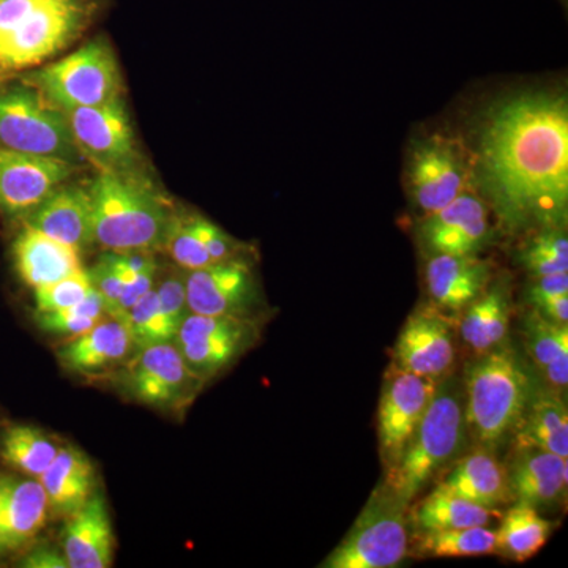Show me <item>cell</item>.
Returning <instances> with one entry per match:
<instances>
[{
	"label": "cell",
	"mask_w": 568,
	"mask_h": 568,
	"mask_svg": "<svg viewBox=\"0 0 568 568\" xmlns=\"http://www.w3.org/2000/svg\"><path fill=\"white\" fill-rule=\"evenodd\" d=\"M465 386L467 432L488 450L515 432L536 390L521 357L507 343L477 355L467 366Z\"/></svg>",
	"instance_id": "cell-4"
},
{
	"label": "cell",
	"mask_w": 568,
	"mask_h": 568,
	"mask_svg": "<svg viewBox=\"0 0 568 568\" xmlns=\"http://www.w3.org/2000/svg\"><path fill=\"white\" fill-rule=\"evenodd\" d=\"M106 6L108 0H0V80L58 58Z\"/></svg>",
	"instance_id": "cell-2"
},
{
	"label": "cell",
	"mask_w": 568,
	"mask_h": 568,
	"mask_svg": "<svg viewBox=\"0 0 568 568\" xmlns=\"http://www.w3.org/2000/svg\"><path fill=\"white\" fill-rule=\"evenodd\" d=\"M159 312H156V331L159 343H171L189 315L185 294V271L175 268L159 280L155 286Z\"/></svg>",
	"instance_id": "cell-36"
},
{
	"label": "cell",
	"mask_w": 568,
	"mask_h": 568,
	"mask_svg": "<svg viewBox=\"0 0 568 568\" xmlns=\"http://www.w3.org/2000/svg\"><path fill=\"white\" fill-rule=\"evenodd\" d=\"M47 433L32 425H11L0 436V458L24 476L39 478L59 452Z\"/></svg>",
	"instance_id": "cell-32"
},
{
	"label": "cell",
	"mask_w": 568,
	"mask_h": 568,
	"mask_svg": "<svg viewBox=\"0 0 568 568\" xmlns=\"http://www.w3.org/2000/svg\"><path fill=\"white\" fill-rule=\"evenodd\" d=\"M50 518L39 478L0 474V559L31 545Z\"/></svg>",
	"instance_id": "cell-18"
},
{
	"label": "cell",
	"mask_w": 568,
	"mask_h": 568,
	"mask_svg": "<svg viewBox=\"0 0 568 568\" xmlns=\"http://www.w3.org/2000/svg\"><path fill=\"white\" fill-rule=\"evenodd\" d=\"M457 332L450 317L436 308H418L403 325L394 349V365L428 379H446L455 365Z\"/></svg>",
	"instance_id": "cell-15"
},
{
	"label": "cell",
	"mask_w": 568,
	"mask_h": 568,
	"mask_svg": "<svg viewBox=\"0 0 568 568\" xmlns=\"http://www.w3.org/2000/svg\"><path fill=\"white\" fill-rule=\"evenodd\" d=\"M552 532V523L541 517L529 504L517 503L500 515L496 534V551L503 558L526 562L547 545Z\"/></svg>",
	"instance_id": "cell-30"
},
{
	"label": "cell",
	"mask_w": 568,
	"mask_h": 568,
	"mask_svg": "<svg viewBox=\"0 0 568 568\" xmlns=\"http://www.w3.org/2000/svg\"><path fill=\"white\" fill-rule=\"evenodd\" d=\"M496 517H500V514L495 508L477 506L463 497L435 488L432 495L414 508L413 523L418 532H425L489 526Z\"/></svg>",
	"instance_id": "cell-31"
},
{
	"label": "cell",
	"mask_w": 568,
	"mask_h": 568,
	"mask_svg": "<svg viewBox=\"0 0 568 568\" xmlns=\"http://www.w3.org/2000/svg\"><path fill=\"white\" fill-rule=\"evenodd\" d=\"M532 308L551 323L568 325V294L544 298L534 304Z\"/></svg>",
	"instance_id": "cell-43"
},
{
	"label": "cell",
	"mask_w": 568,
	"mask_h": 568,
	"mask_svg": "<svg viewBox=\"0 0 568 568\" xmlns=\"http://www.w3.org/2000/svg\"><path fill=\"white\" fill-rule=\"evenodd\" d=\"M568 294V272H559V274L536 276L529 286V302L537 304L544 298L555 297V295Z\"/></svg>",
	"instance_id": "cell-41"
},
{
	"label": "cell",
	"mask_w": 568,
	"mask_h": 568,
	"mask_svg": "<svg viewBox=\"0 0 568 568\" xmlns=\"http://www.w3.org/2000/svg\"><path fill=\"white\" fill-rule=\"evenodd\" d=\"M496 534L488 526L418 532L413 552L418 558H474L495 555Z\"/></svg>",
	"instance_id": "cell-33"
},
{
	"label": "cell",
	"mask_w": 568,
	"mask_h": 568,
	"mask_svg": "<svg viewBox=\"0 0 568 568\" xmlns=\"http://www.w3.org/2000/svg\"><path fill=\"white\" fill-rule=\"evenodd\" d=\"M514 435L515 448H540L568 458V410L555 388L534 390Z\"/></svg>",
	"instance_id": "cell-27"
},
{
	"label": "cell",
	"mask_w": 568,
	"mask_h": 568,
	"mask_svg": "<svg viewBox=\"0 0 568 568\" xmlns=\"http://www.w3.org/2000/svg\"><path fill=\"white\" fill-rule=\"evenodd\" d=\"M21 80L61 111L100 106L123 92L118 58L104 36L95 37L59 61L26 71Z\"/></svg>",
	"instance_id": "cell-6"
},
{
	"label": "cell",
	"mask_w": 568,
	"mask_h": 568,
	"mask_svg": "<svg viewBox=\"0 0 568 568\" xmlns=\"http://www.w3.org/2000/svg\"><path fill=\"white\" fill-rule=\"evenodd\" d=\"M437 384L395 365L388 369L377 410L379 454L386 470L396 466L405 454L436 394Z\"/></svg>",
	"instance_id": "cell-13"
},
{
	"label": "cell",
	"mask_w": 568,
	"mask_h": 568,
	"mask_svg": "<svg viewBox=\"0 0 568 568\" xmlns=\"http://www.w3.org/2000/svg\"><path fill=\"white\" fill-rule=\"evenodd\" d=\"M469 163L458 142L435 136L414 149L409 163V192L425 215L446 207L467 190Z\"/></svg>",
	"instance_id": "cell-16"
},
{
	"label": "cell",
	"mask_w": 568,
	"mask_h": 568,
	"mask_svg": "<svg viewBox=\"0 0 568 568\" xmlns=\"http://www.w3.org/2000/svg\"><path fill=\"white\" fill-rule=\"evenodd\" d=\"M39 480L47 495L50 518L70 517L95 493L92 462L80 448H59L54 462Z\"/></svg>",
	"instance_id": "cell-26"
},
{
	"label": "cell",
	"mask_w": 568,
	"mask_h": 568,
	"mask_svg": "<svg viewBox=\"0 0 568 568\" xmlns=\"http://www.w3.org/2000/svg\"><path fill=\"white\" fill-rule=\"evenodd\" d=\"M511 499L529 506L549 508L560 503L567 489V458L540 450L515 448L506 466Z\"/></svg>",
	"instance_id": "cell-22"
},
{
	"label": "cell",
	"mask_w": 568,
	"mask_h": 568,
	"mask_svg": "<svg viewBox=\"0 0 568 568\" xmlns=\"http://www.w3.org/2000/svg\"><path fill=\"white\" fill-rule=\"evenodd\" d=\"M478 174L511 230L560 226L568 200L566 99L529 93L496 108L481 133Z\"/></svg>",
	"instance_id": "cell-1"
},
{
	"label": "cell",
	"mask_w": 568,
	"mask_h": 568,
	"mask_svg": "<svg viewBox=\"0 0 568 568\" xmlns=\"http://www.w3.org/2000/svg\"><path fill=\"white\" fill-rule=\"evenodd\" d=\"M21 567L28 568H67L65 556L62 551L51 547H37L31 552L24 556L21 560Z\"/></svg>",
	"instance_id": "cell-42"
},
{
	"label": "cell",
	"mask_w": 568,
	"mask_h": 568,
	"mask_svg": "<svg viewBox=\"0 0 568 568\" xmlns=\"http://www.w3.org/2000/svg\"><path fill=\"white\" fill-rule=\"evenodd\" d=\"M525 335L530 361L549 388L562 394L568 386V325L551 323L532 308L525 321Z\"/></svg>",
	"instance_id": "cell-29"
},
{
	"label": "cell",
	"mask_w": 568,
	"mask_h": 568,
	"mask_svg": "<svg viewBox=\"0 0 568 568\" xmlns=\"http://www.w3.org/2000/svg\"><path fill=\"white\" fill-rule=\"evenodd\" d=\"M108 316L102 295L92 290L80 304L59 312L37 313V324L47 334L74 338Z\"/></svg>",
	"instance_id": "cell-34"
},
{
	"label": "cell",
	"mask_w": 568,
	"mask_h": 568,
	"mask_svg": "<svg viewBox=\"0 0 568 568\" xmlns=\"http://www.w3.org/2000/svg\"><path fill=\"white\" fill-rule=\"evenodd\" d=\"M459 335L474 353L485 354L504 345L510 324V304L500 286L485 291L463 310Z\"/></svg>",
	"instance_id": "cell-28"
},
{
	"label": "cell",
	"mask_w": 568,
	"mask_h": 568,
	"mask_svg": "<svg viewBox=\"0 0 568 568\" xmlns=\"http://www.w3.org/2000/svg\"><path fill=\"white\" fill-rule=\"evenodd\" d=\"M62 552L70 568H108L114 560V530L102 493L65 518L61 534Z\"/></svg>",
	"instance_id": "cell-21"
},
{
	"label": "cell",
	"mask_w": 568,
	"mask_h": 568,
	"mask_svg": "<svg viewBox=\"0 0 568 568\" xmlns=\"http://www.w3.org/2000/svg\"><path fill=\"white\" fill-rule=\"evenodd\" d=\"M134 353L136 346L126 324L106 316L84 334L63 343L58 358L70 373L95 377L118 372Z\"/></svg>",
	"instance_id": "cell-19"
},
{
	"label": "cell",
	"mask_w": 568,
	"mask_h": 568,
	"mask_svg": "<svg viewBox=\"0 0 568 568\" xmlns=\"http://www.w3.org/2000/svg\"><path fill=\"white\" fill-rule=\"evenodd\" d=\"M88 190L97 245L115 253L162 250L174 212L140 170H99Z\"/></svg>",
	"instance_id": "cell-3"
},
{
	"label": "cell",
	"mask_w": 568,
	"mask_h": 568,
	"mask_svg": "<svg viewBox=\"0 0 568 568\" xmlns=\"http://www.w3.org/2000/svg\"><path fill=\"white\" fill-rule=\"evenodd\" d=\"M409 507L386 485L373 493L338 547L324 559V568H390L409 555Z\"/></svg>",
	"instance_id": "cell-8"
},
{
	"label": "cell",
	"mask_w": 568,
	"mask_h": 568,
	"mask_svg": "<svg viewBox=\"0 0 568 568\" xmlns=\"http://www.w3.org/2000/svg\"><path fill=\"white\" fill-rule=\"evenodd\" d=\"M436 488L495 510L514 503L506 466L488 448L478 447L459 459Z\"/></svg>",
	"instance_id": "cell-25"
},
{
	"label": "cell",
	"mask_w": 568,
	"mask_h": 568,
	"mask_svg": "<svg viewBox=\"0 0 568 568\" xmlns=\"http://www.w3.org/2000/svg\"><path fill=\"white\" fill-rule=\"evenodd\" d=\"M162 250L182 271H196L213 264L200 235L194 231L192 215L174 212L164 234Z\"/></svg>",
	"instance_id": "cell-37"
},
{
	"label": "cell",
	"mask_w": 568,
	"mask_h": 568,
	"mask_svg": "<svg viewBox=\"0 0 568 568\" xmlns=\"http://www.w3.org/2000/svg\"><path fill=\"white\" fill-rule=\"evenodd\" d=\"M93 290L88 271L74 272L65 278L33 290L37 313L59 312L80 304Z\"/></svg>",
	"instance_id": "cell-38"
},
{
	"label": "cell",
	"mask_w": 568,
	"mask_h": 568,
	"mask_svg": "<svg viewBox=\"0 0 568 568\" xmlns=\"http://www.w3.org/2000/svg\"><path fill=\"white\" fill-rule=\"evenodd\" d=\"M465 405L454 379L440 381L405 454L386 473V487L409 507L433 477L454 459L465 435Z\"/></svg>",
	"instance_id": "cell-5"
},
{
	"label": "cell",
	"mask_w": 568,
	"mask_h": 568,
	"mask_svg": "<svg viewBox=\"0 0 568 568\" xmlns=\"http://www.w3.org/2000/svg\"><path fill=\"white\" fill-rule=\"evenodd\" d=\"M521 263L532 278L568 272V241L560 226L544 227L526 244Z\"/></svg>",
	"instance_id": "cell-35"
},
{
	"label": "cell",
	"mask_w": 568,
	"mask_h": 568,
	"mask_svg": "<svg viewBox=\"0 0 568 568\" xmlns=\"http://www.w3.org/2000/svg\"><path fill=\"white\" fill-rule=\"evenodd\" d=\"M189 312L260 321L263 297L252 267L241 260L185 271Z\"/></svg>",
	"instance_id": "cell-12"
},
{
	"label": "cell",
	"mask_w": 568,
	"mask_h": 568,
	"mask_svg": "<svg viewBox=\"0 0 568 568\" xmlns=\"http://www.w3.org/2000/svg\"><path fill=\"white\" fill-rule=\"evenodd\" d=\"M88 274L91 276L93 290L102 295L108 316L118 317L123 282L112 264L110 254H102L92 268H89Z\"/></svg>",
	"instance_id": "cell-40"
},
{
	"label": "cell",
	"mask_w": 568,
	"mask_h": 568,
	"mask_svg": "<svg viewBox=\"0 0 568 568\" xmlns=\"http://www.w3.org/2000/svg\"><path fill=\"white\" fill-rule=\"evenodd\" d=\"M491 267L476 254H433L426 264V287L436 308L462 313L487 291Z\"/></svg>",
	"instance_id": "cell-23"
},
{
	"label": "cell",
	"mask_w": 568,
	"mask_h": 568,
	"mask_svg": "<svg viewBox=\"0 0 568 568\" xmlns=\"http://www.w3.org/2000/svg\"><path fill=\"white\" fill-rule=\"evenodd\" d=\"M194 231L200 235L212 263H224V261L241 260L244 245L235 241L230 234L220 230L216 224L209 222L200 215H192Z\"/></svg>",
	"instance_id": "cell-39"
},
{
	"label": "cell",
	"mask_w": 568,
	"mask_h": 568,
	"mask_svg": "<svg viewBox=\"0 0 568 568\" xmlns=\"http://www.w3.org/2000/svg\"><path fill=\"white\" fill-rule=\"evenodd\" d=\"M24 224L73 246L80 253L95 245L89 190L67 182L24 219Z\"/></svg>",
	"instance_id": "cell-20"
},
{
	"label": "cell",
	"mask_w": 568,
	"mask_h": 568,
	"mask_svg": "<svg viewBox=\"0 0 568 568\" xmlns=\"http://www.w3.org/2000/svg\"><path fill=\"white\" fill-rule=\"evenodd\" d=\"M80 170V164L0 148V209L22 219L39 207Z\"/></svg>",
	"instance_id": "cell-14"
},
{
	"label": "cell",
	"mask_w": 568,
	"mask_h": 568,
	"mask_svg": "<svg viewBox=\"0 0 568 568\" xmlns=\"http://www.w3.org/2000/svg\"><path fill=\"white\" fill-rule=\"evenodd\" d=\"M14 268L26 286L37 290L81 271V253L24 224L13 246Z\"/></svg>",
	"instance_id": "cell-24"
},
{
	"label": "cell",
	"mask_w": 568,
	"mask_h": 568,
	"mask_svg": "<svg viewBox=\"0 0 568 568\" xmlns=\"http://www.w3.org/2000/svg\"><path fill=\"white\" fill-rule=\"evenodd\" d=\"M62 112L81 155L99 170H140L136 134L123 97L100 106Z\"/></svg>",
	"instance_id": "cell-11"
},
{
	"label": "cell",
	"mask_w": 568,
	"mask_h": 568,
	"mask_svg": "<svg viewBox=\"0 0 568 568\" xmlns=\"http://www.w3.org/2000/svg\"><path fill=\"white\" fill-rule=\"evenodd\" d=\"M0 148L80 164L65 114L28 82L0 80Z\"/></svg>",
	"instance_id": "cell-7"
},
{
	"label": "cell",
	"mask_w": 568,
	"mask_h": 568,
	"mask_svg": "<svg viewBox=\"0 0 568 568\" xmlns=\"http://www.w3.org/2000/svg\"><path fill=\"white\" fill-rule=\"evenodd\" d=\"M491 234L489 209L477 193L465 190L452 203L425 215L420 235L432 254H477Z\"/></svg>",
	"instance_id": "cell-17"
},
{
	"label": "cell",
	"mask_w": 568,
	"mask_h": 568,
	"mask_svg": "<svg viewBox=\"0 0 568 568\" xmlns=\"http://www.w3.org/2000/svg\"><path fill=\"white\" fill-rule=\"evenodd\" d=\"M118 372L123 394L164 413L189 409L205 386L186 366L173 342L136 349Z\"/></svg>",
	"instance_id": "cell-9"
},
{
	"label": "cell",
	"mask_w": 568,
	"mask_h": 568,
	"mask_svg": "<svg viewBox=\"0 0 568 568\" xmlns=\"http://www.w3.org/2000/svg\"><path fill=\"white\" fill-rule=\"evenodd\" d=\"M260 321L189 312L173 343L186 366L207 383L226 372L260 338Z\"/></svg>",
	"instance_id": "cell-10"
}]
</instances>
